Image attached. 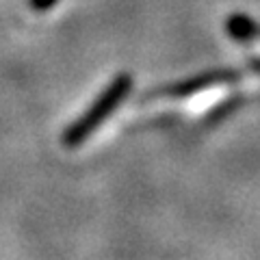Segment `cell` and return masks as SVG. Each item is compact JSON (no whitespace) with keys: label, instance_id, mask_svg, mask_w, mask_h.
Wrapping results in <instances>:
<instances>
[{"label":"cell","instance_id":"6da1fadb","mask_svg":"<svg viewBox=\"0 0 260 260\" xmlns=\"http://www.w3.org/2000/svg\"><path fill=\"white\" fill-rule=\"evenodd\" d=\"M130 87H133V76H130V74H121V76H117V78L107 87V91H104V93L93 102V107L89 109L85 115L76 121L74 126L65 130L63 143H65V145H70V148H74V145L83 143L87 137L91 135L93 130L100 126L102 121L107 119L113 111H115L117 104L128 95Z\"/></svg>","mask_w":260,"mask_h":260},{"label":"cell","instance_id":"7a4b0ae2","mask_svg":"<svg viewBox=\"0 0 260 260\" xmlns=\"http://www.w3.org/2000/svg\"><path fill=\"white\" fill-rule=\"evenodd\" d=\"M239 78V72H215V74H204V76H198L193 80H186L182 85H176L169 89L172 95H186V93H193V91H202V89H210L219 83H228V80H234Z\"/></svg>","mask_w":260,"mask_h":260},{"label":"cell","instance_id":"3957f363","mask_svg":"<svg viewBox=\"0 0 260 260\" xmlns=\"http://www.w3.org/2000/svg\"><path fill=\"white\" fill-rule=\"evenodd\" d=\"M228 30H230L232 37H237V39H249L251 35H254L256 28L245 15H234V18L228 22Z\"/></svg>","mask_w":260,"mask_h":260},{"label":"cell","instance_id":"277c9868","mask_svg":"<svg viewBox=\"0 0 260 260\" xmlns=\"http://www.w3.org/2000/svg\"><path fill=\"white\" fill-rule=\"evenodd\" d=\"M56 0H30V7L32 9H37V11H46V9H50Z\"/></svg>","mask_w":260,"mask_h":260}]
</instances>
